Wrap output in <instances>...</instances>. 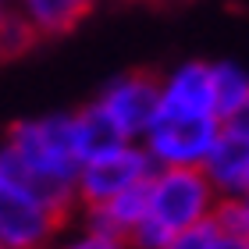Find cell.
<instances>
[{"label":"cell","instance_id":"1","mask_svg":"<svg viewBox=\"0 0 249 249\" xmlns=\"http://www.w3.org/2000/svg\"><path fill=\"white\" fill-rule=\"evenodd\" d=\"M217 199L203 167H153L146 178V217L124 242L128 249H160L175 231L213 217Z\"/></svg>","mask_w":249,"mask_h":249},{"label":"cell","instance_id":"2","mask_svg":"<svg viewBox=\"0 0 249 249\" xmlns=\"http://www.w3.org/2000/svg\"><path fill=\"white\" fill-rule=\"evenodd\" d=\"M7 146L36 171L61 178L75 185V175L82 167V142H78L75 114H47V118H25L7 132Z\"/></svg>","mask_w":249,"mask_h":249},{"label":"cell","instance_id":"3","mask_svg":"<svg viewBox=\"0 0 249 249\" xmlns=\"http://www.w3.org/2000/svg\"><path fill=\"white\" fill-rule=\"evenodd\" d=\"M217 135H221V118L157 110V118L150 121L139 142L150 153L153 167H203Z\"/></svg>","mask_w":249,"mask_h":249},{"label":"cell","instance_id":"4","mask_svg":"<svg viewBox=\"0 0 249 249\" xmlns=\"http://www.w3.org/2000/svg\"><path fill=\"white\" fill-rule=\"evenodd\" d=\"M150 175L153 160L142 150V142H118L82 160L75 175V199L82 207H96V203H107L110 196L146 182Z\"/></svg>","mask_w":249,"mask_h":249},{"label":"cell","instance_id":"5","mask_svg":"<svg viewBox=\"0 0 249 249\" xmlns=\"http://www.w3.org/2000/svg\"><path fill=\"white\" fill-rule=\"evenodd\" d=\"M61 221V213H53L25 189L0 182V249H47Z\"/></svg>","mask_w":249,"mask_h":249},{"label":"cell","instance_id":"6","mask_svg":"<svg viewBox=\"0 0 249 249\" xmlns=\"http://www.w3.org/2000/svg\"><path fill=\"white\" fill-rule=\"evenodd\" d=\"M104 114L128 142H139L160 107V82L150 75H121L96 96Z\"/></svg>","mask_w":249,"mask_h":249},{"label":"cell","instance_id":"7","mask_svg":"<svg viewBox=\"0 0 249 249\" xmlns=\"http://www.w3.org/2000/svg\"><path fill=\"white\" fill-rule=\"evenodd\" d=\"M167 114H196V118H217L213 107V82H210V64L185 61L160 82V107Z\"/></svg>","mask_w":249,"mask_h":249},{"label":"cell","instance_id":"8","mask_svg":"<svg viewBox=\"0 0 249 249\" xmlns=\"http://www.w3.org/2000/svg\"><path fill=\"white\" fill-rule=\"evenodd\" d=\"M203 175L210 178L217 196H246V189H249V142L221 128L217 142L210 146L207 160H203Z\"/></svg>","mask_w":249,"mask_h":249},{"label":"cell","instance_id":"9","mask_svg":"<svg viewBox=\"0 0 249 249\" xmlns=\"http://www.w3.org/2000/svg\"><path fill=\"white\" fill-rule=\"evenodd\" d=\"M146 217V182L132 185L110 196L107 203H96V207H86V224L96 231L118 235V239H128L132 228Z\"/></svg>","mask_w":249,"mask_h":249},{"label":"cell","instance_id":"10","mask_svg":"<svg viewBox=\"0 0 249 249\" xmlns=\"http://www.w3.org/2000/svg\"><path fill=\"white\" fill-rule=\"evenodd\" d=\"M11 7L36 29V36H64L89 15L78 0H15Z\"/></svg>","mask_w":249,"mask_h":249},{"label":"cell","instance_id":"11","mask_svg":"<svg viewBox=\"0 0 249 249\" xmlns=\"http://www.w3.org/2000/svg\"><path fill=\"white\" fill-rule=\"evenodd\" d=\"M210 82H213V107L217 118H228L235 107L249 100V71L231 61H213L210 64Z\"/></svg>","mask_w":249,"mask_h":249},{"label":"cell","instance_id":"12","mask_svg":"<svg viewBox=\"0 0 249 249\" xmlns=\"http://www.w3.org/2000/svg\"><path fill=\"white\" fill-rule=\"evenodd\" d=\"M75 124H78V142H82V157H93L100 150H110V146H118V142H128L124 135L114 128V121H110L104 114V107L96 104H89L82 110H75Z\"/></svg>","mask_w":249,"mask_h":249},{"label":"cell","instance_id":"13","mask_svg":"<svg viewBox=\"0 0 249 249\" xmlns=\"http://www.w3.org/2000/svg\"><path fill=\"white\" fill-rule=\"evenodd\" d=\"M32 39H36V29H32L18 11H11V18L4 21V29H0V57H18V53H25L32 47Z\"/></svg>","mask_w":249,"mask_h":249},{"label":"cell","instance_id":"14","mask_svg":"<svg viewBox=\"0 0 249 249\" xmlns=\"http://www.w3.org/2000/svg\"><path fill=\"white\" fill-rule=\"evenodd\" d=\"M213 239H217V224H213V217H207L199 224H189V228L175 231L160 249H210Z\"/></svg>","mask_w":249,"mask_h":249},{"label":"cell","instance_id":"15","mask_svg":"<svg viewBox=\"0 0 249 249\" xmlns=\"http://www.w3.org/2000/svg\"><path fill=\"white\" fill-rule=\"evenodd\" d=\"M57 249H128V242L118 239V235L96 231V228H89V224H86V231H82V235H75V239L61 242Z\"/></svg>","mask_w":249,"mask_h":249},{"label":"cell","instance_id":"16","mask_svg":"<svg viewBox=\"0 0 249 249\" xmlns=\"http://www.w3.org/2000/svg\"><path fill=\"white\" fill-rule=\"evenodd\" d=\"M221 128L224 132H231V135H239V139H246L249 142V100L242 107H235L228 118H221Z\"/></svg>","mask_w":249,"mask_h":249},{"label":"cell","instance_id":"17","mask_svg":"<svg viewBox=\"0 0 249 249\" xmlns=\"http://www.w3.org/2000/svg\"><path fill=\"white\" fill-rule=\"evenodd\" d=\"M210 249H249V239L246 235H228V231L217 228V239H213Z\"/></svg>","mask_w":249,"mask_h":249},{"label":"cell","instance_id":"18","mask_svg":"<svg viewBox=\"0 0 249 249\" xmlns=\"http://www.w3.org/2000/svg\"><path fill=\"white\" fill-rule=\"evenodd\" d=\"M11 11H15V7H11V0H0V29H4V21L11 18Z\"/></svg>","mask_w":249,"mask_h":249},{"label":"cell","instance_id":"19","mask_svg":"<svg viewBox=\"0 0 249 249\" xmlns=\"http://www.w3.org/2000/svg\"><path fill=\"white\" fill-rule=\"evenodd\" d=\"M78 4H82V7L89 11V7H93V4H96V0H78Z\"/></svg>","mask_w":249,"mask_h":249},{"label":"cell","instance_id":"20","mask_svg":"<svg viewBox=\"0 0 249 249\" xmlns=\"http://www.w3.org/2000/svg\"><path fill=\"white\" fill-rule=\"evenodd\" d=\"M246 192H249V189H246Z\"/></svg>","mask_w":249,"mask_h":249}]
</instances>
